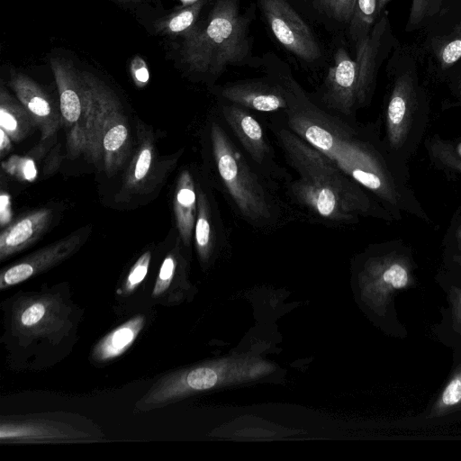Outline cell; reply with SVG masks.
I'll list each match as a JSON object with an SVG mask.
<instances>
[{"label":"cell","mask_w":461,"mask_h":461,"mask_svg":"<svg viewBox=\"0 0 461 461\" xmlns=\"http://www.w3.org/2000/svg\"><path fill=\"white\" fill-rule=\"evenodd\" d=\"M270 129L287 165L296 175L284 184L285 194L310 220L343 227L374 214L366 189L328 157L277 118L272 121Z\"/></svg>","instance_id":"6da1fadb"},{"label":"cell","mask_w":461,"mask_h":461,"mask_svg":"<svg viewBox=\"0 0 461 461\" xmlns=\"http://www.w3.org/2000/svg\"><path fill=\"white\" fill-rule=\"evenodd\" d=\"M289 107L276 118L328 157L378 198L395 205L399 194L384 159L354 120L335 115L312 102L297 85L285 84Z\"/></svg>","instance_id":"7a4b0ae2"},{"label":"cell","mask_w":461,"mask_h":461,"mask_svg":"<svg viewBox=\"0 0 461 461\" xmlns=\"http://www.w3.org/2000/svg\"><path fill=\"white\" fill-rule=\"evenodd\" d=\"M206 133L213 184L232 211L257 230L277 228L285 212L276 183L251 162L221 118L209 119Z\"/></svg>","instance_id":"3957f363"},{"label":"cell","mask_w":461,"mask_h":461,"mask_svg":"<svg viewBox=\"0 0 461 461\" xmlns=\"http://www.w3.org/2000/svg\"><path fill=\"white\" fill-rule=\"evenodd\" d=\"M269 366L247 360L216 361L174 370L160 376L136 402V410L148 411L161 408L197 392L228 382L253 378Z\"/></svg>","instance_id":"277c9868"},{"label":"cell","mask_w":461,"mask_h":461,"mask_svg":"<svg viewBox=\"0 0 461 461\" xmlns=\"http://www.w3.org/2000/svg\"><path fill=\"white\" fill-rule=\"evenodd\" d=\"M249 52L248 20L240 13L239 0H218L199 41L200 66L220 73Z\"/></svg>","instance_id":"5b68a950"},{"label":"cell","mask_w":461,"mask_h":461,"mask_svg":"<svg viewBox=\"0 0 461 461\" xmlns=\"http://www.w3.org/2000/svg\"><path fill=\"white\" fill-rule=\"evenodd\" d=\"M72 308L58 294H27L13 302L9 325L24 345L38 339L57 341L72 327Z\"/></svg>","instance_id":"8992f818"},{"label":"cell","mask_w":461,"mask_h":461,"mask_svg":"<svg viewBox=\"0 0 461 461\" xmlns=\"http://www.w3.org/2000/svg\"><path fill=\"white\" fill-rule=\"evenodd\" d=\"M94 95L95 111L86 158L112 176L120 170L129 155L130 127L115 103L100 95Z\"/></svg>","instance_id":"52a82bcc"},{"label":"cell","mask_w":461,"mask_h":461,"mask_svg":"<svg viewBox=\"0 0 461 461\" xmlns=\"http://www.w3.org/2000/svg\"><path fill=\"white\" fill-rule=\"evenodd\" d=\"M47 417L34 414L21 417H2L1 443H81L100 441L103 431L93 424L73 421L68 417Z\"/></svg>","instance_id":"ba28073f"},{"label":"cell","mask_w":461,"mask_h":461,"mask_svg":"<svg viewBox=\"0 0 461 461\" xmlns=\"http://www.w3.org/2000/svg\"><path fill=\"white\" fill-rule=\"evenodd\" d=\"M220 118L251 162L270 180L285 184L288 172L276 160L262 124L249 110L221 101Z\"/></svg>","instance_id":"9c48e42d"},{"label":"cell","mask_w":461,"mask_h":461,"mask_svg":"<svg viewBox=\"0 0 461 461\" xmlns=\"http://www.w3.org/2000/svg\"><path fill=\"white\" fill-rule=\"evenodd\" d=\"M363 299L384 315L392 294L412 282L409 259L394 253L368 258L358 275Z\"/></svg>","instance_id":"30bf717a"},{"label":"cell","mask_w":461,"mask_h":461,"mask_svg":"<svg viewBox=\"0 0 461 461\" xmlns=\"http://www.w3.org/2000/svg\"><path fill=\"white\" fill-rule=\"evenodd\" d=\"M263 14L276 40L296 57L312 62L321 50L309 26L285 0H259Z\"/></svg>","instance_id":"8fae6325"},{"label":"cell","mask_w":461,"mask_h":461,"mask_svg":"<svg viewBox=\"0 0 461 461\" xmlns=\"http://www.w3.org/2000/svg\"><path fill=\"white\" fill-rule=\"evenodd\" d=\"M359 68L344 48L334 55L321 93V108L339 117L354 120L358 108L357 87Z\"/></svg>","instance_id":"7c38bea8"},{"label":"cell","mask_w":461,"mask_h":461,"mask_svg":"<svg viewBox=\"0 0 461 461\" xmlns=\"http://www.w3.org/2000/svg\"><path fill=\"white\" fill-rule=\"evenodd\" d=\"M83 242L84 238L80 232L73 233L3 269L0 275V290L23 283L60 264L72 256Z\"/></svg>","instance_id":"4fadbf2b"},{"label":"cell","mask_w":461,"mask_h":461,"mask_svg":"<svg viewBox=\"0 0 461 461\" xmlns=\"http://www.w3.org/2000/svg\"><path fill=\"white\" fill-rule=\"evenodd\" d=\"M217 95L221 101L249 111L281 113L289 107L286 86L272 85L261 81H244L224 85Z\"/></svg>","instance_id":"5bb4252c"},{"label":"cell","mask_w":461,"mask_h":461,"mask_svg":"<svg viewBox=\"0 0 461 461\" xmlns=\"http://www.w3.org/2000/svg\"><path fill=\"white\" fill-rule=\"evenodd\" d=\"M197 214L194 224L195 249L203 264L213 257L221 239L226 238L224 226L213 197L202 184H196Z\"/></svg>","instance_id":"9a60e30c"},{"label":"cell","mask_w":461,"mask_h":461,"mask_svg":"<svg viewBox=\"0 0 461 461\" xmlns=\"http://www.w3.org/2000/svg\"><path fill=\"white\" fill-rule=\"evenodd\" d=\"M415 109V90L408 74L400 76L393 86L386 109L388 143L399 149L406 140Z\"/></svg>","instance_id":"2e32d148"},{"label":"cell","mask_w":461,"mask_h":461,"mask_svg":"<svg viewBox=\"0 0 461 461\" xmlns=\"http://www.w3.org/2000/svg\"><path fill=\"white\" fill-rule=\"evenodd\" d=\"M53 213L42 208L10 222L0 234V260L4 261L37 241L50 225Z\"/></svg>","instance_id":"e0dca14e"},{"label":"cell","mask_w":461,"mask_h":461,"mask_svg":"<svg viewBox=\"0 0 461 461\" xmlns=\"http://www.w3.org/2000/svg\"><path fill=\"white\" fill-rule=\"evenodd\" d=\"M174 212L179 237L185 246L189 247L197 214L196 184L188 169H184L177 179Z\"/></svg>","instance_id":"ac0fdd59"},{"label":"cell","mask_w":461,"mask_h":461,"mask_svg":"<svg viewBox=\"0 0 461 461\" xmlns=\"http://www.w3.org/2000/svg\"><path fill=\"white\" fill-rule=\"evenodd\" d=\"M145 323V315L138 314L117 326L95 345L92 359L105 363L124 354L135 342Z\"/></svg>","instance_id":"d6986e66"},{"label":"cell","mask_w":461,"mask_h":461,"mask_svg":"<svg viewBox=\"0 0 461 461\" xmlns=\"http://www.w3.org/2000/svg\"><path fill=\"white\" fill-rule=\"evenodd\" d=\"M16 90L22 104L32 115L41 131V140H45L53 136L63 124L61 114L32 85L19 83L16 85Z\"/></svg>","instance_id":"ffe728a7"},{"label":"cell","mask_w":461,"mask_h":461,"mask_svg":"<svg viewBox=\"0 0 461 461\" xmlns=\"http://www.w3.org/2000/svg\"><path fill=\"white\" fill-rule=\"evenodd\" d=\"M381 23L376 25L371 34H362L356 44V61L359 68L357 87V104L363 106L368 100L375 78V59L378 51L379 40L383 32Z\"/></svg>","instance_id":"44dd1931"},{"label":"cell","mask_w":461,"mask_h":461,"mask_svg":"<svg viewBox=\"0 0 461 461\" xmlns=\"http://www.w3.org/2000/svg\"><path fill=\"white\" fill-rule=\"evenodd\" d=\"M139 144L126 170L124 188L137 192L151 175L155 158V147L150 132L141 129L138 132Z\"/></svg>","instance_id":"7402d4cb"},{"label":"cell","mask_w":461,"mask_h":461,"mask_svg":"<svg viewBox=\"0 0 461 461\" xmlns=\"http://www.w3.org/2000/svg\"><path fill=\"white\" fill-rule=\"evenodd\" d=\"M37 124L22 104H16L2 95L0 104V128L3 129L13 141L18 142L26 138Z\"/></svg>","instance_id":"603a6c76"},{"label":"cell","mask_w":461,"mask_h":461,"mask_svg":"<svg viewBox=\"0 0 461 461\" xmlns=\"http://www.w3.org/2000/svg\"><path fill=\"white\" fill-rule=\"evenodd\" d=\"M461 405V366L456 368L435 402L430 417L443 416Z\"/></svg>","instance_id":"cb8c5ba5"},{"label":"cell","mask_w":461,"mask_h":461,"mask_svg":"<svg viewBox=\"0 0 461 461\" xmlns=\"http://www.w3.org/2000/svg\"><path fill=\"white\" fill-rule=\"evenodd\" d=\"M177 259L174 252H170L163 260L158 274L153 290L152 297L155 299L166 300L169 295V290L177 268Z\"/></svg>","instance_id":"d4e9b609"},{"label":"cell","mask_w":461,"mask_h":461,"mask_svg":"<svg viewBox=\"0 0 461 461\" xmlns=\"http://www.w3.org/2000/svg\"><path fill=\"white\" fill-rule=\"evenodd\" d=\"M443 68H448L461 59V23L447 35L438 52Z\"/></svg>","instance_id":"484cf974"},{"label":"cell","mask_w":461,"mask_h":461,"mask_svg":"<svg viewBox=\"0 0 461 461\" xmlns=\"http://www.w3.org/2000/svg\"><path fill=\"white\" fill-rule=\"evenodd\" d=\"M3 169L9 175L23 181L32 182L38 171L32 158L14 155L2 163Z\"/></svg>","instance_id":"4316f807"},{"label":"cell","mask_w":461,"mask_h":461,"mask_svg":"<svg viewBox=\"0 0 461 461\" xmlns=\"http://www.w3.org/2000/svg\"><path fill=\"white\" fill-rule=\"evenodd\" d=\"M150 258V251H146L137 259L124 280L122 294L127 295L131 294L142 283L147 276Z\"/></svg>","instance_id":"83f0119b"},{"label":"cell","mask_w":461,"mask_h":461,"mask_svg":"<svg viewBox=\"0 0 461 461\" xmlns=\"http://www.w3.org/2000/svg\"><path fill=\"white\" fill-rule=\"evenodd\" d=\"M323 9L340 22H351L356 14L357 0H318Z\"/></svg>","instance_id":"f1b7e54d"},{"label":"cell","mask_w":461,"mask_h":461,"mask_svg":"<svg viewBox=\"0 0 461 461\" xmlns=\"http://www.w3.org/2000/svg\"><path fill=\"white\" fill-rule=\"evenodd\" d=\"M442 0H412L407 27H412L432 15L440 7Z\"/></svg>","instance_id":"f546056e"},{"label":"cell","mask_w":461,"mask_h":461,"mask_svg":"<svg viewBox=\"0 0 461 461\" xmlns=\"http://www.w3.org/2000/svg\"><path fill=\"white\" fill-rule=\"evenodd\" d=\"M376 10L377 0H357L356 14L353 20H357V23L366 28L373 23Z\"/></svg>","instance_id":"4dcf8cb0"},{"label":"cell","mask_w":461,"mask_h":461,"mask_svg":"<svg viewBox=\"0 0 461 461\" xmlns=\"http://www.w3.org/2000/svg\"><path fill=\"white\" fill-rule=\"evenodd\" d=\"M435 156L447 167L461 172V160L453 153L448 145L438 142L433 147Z\"/></svg>","instance_id":"1f68e13d"},{"label":"cell","mask_w":461,"mask_h":461,"mask_svg":"<svg viewBox=\"0 0 461 461\" xmlns=\"http://www.w3.org/2000/svg\"><path fill=\"white\" fill-rule=\"evenodd\" d=\"M455 327L461 332V289L452 286L449 292Z\"/></svg>","instance_id":"d6a6232c"},{"label":"cell","mask_w":461,"mask_h":461,"mask_svg":"<svg viewBox=\"0 0 461 461\" xmlns=\"http://www.w3.org/2000/svg\"><path fill=\"white\" fill-rule=\"evenodd\" d=\"M194 22V13L192 11H184L175 16L169 23V29L173 32H180L188 28Z\"/></svg>","instance_id":"836d02e7"},{"label":"cell","mask_w":461,"mask_h":461,"mask_svg":"<svg viewBox=\"0 0 461 461\" xmlns=\"http://www.w3.org/2000/svg\"><path fill=\"white\" fill-rule=\"evenodd\" d=\"M12 215L10 195L5 192H2L0 195V224L2 228H5L11 222Z\"/></svg>","instance_id":"e575fe53"},{"label":"cell","mask_w":461,"mask_h":461,"mask_svg":"<svg viewBox=\"0 0 461 461\" xmlns=\"http://www.w3.org/2000/svg\"><path fill=\"white\" fill-rule=\"evenodd\" d=\"M11 138L9 135L0 128V155L4 157L6 153L9 152L11 149Z\"/></svg>","instance_id":"d590c367"},{"label":"cell","mask_w":461,"mask_h":461,"mask_svg":"<svg viewBox=\"0 0 461 461\" xmlns=\"http://www.w3.org/2000/svg\"><path fill=\"white\" fill-rule=\"evenodd\" d=\"M135 78L140 83H146L149 80V71L145 67L139 68L134 71Z\"/></svg>","instance_id":"8d00e7d4"},{"label":"cell","mask_w":461,"mask_h":461,"mask_svg":"<svg viewBox=\"0 0 461 461\" xmlns=\"http://www.w3.org/2000/svg\"><path fill=\"white\" fill-rule=\"evenodd\" d=\"M389 0H377V8L381 9L383 5Z\"/></svg>","instance_id":"74e56055"},{"label":"cell","mask_w":461,"mask_h":461,"mask_svg":"<svg viewBox=\"0 0 461 461\" xmlns=\"http://www.w3.org/2000/svg\"><path fill=\"white\" fill-rule=\"evenodd\" d=\"M456 260H457V262L459 263V265L461 267V254H460V256L457 257Z\"/></svg>","instance_id":"f35d334b"},{"label":"cell","mask_w":461,"mask_h":461,"mask_svg":"<svg viewBox=\"0 0 461 461\" xmlns=\"http://www.w3.org/2000/svg\"><path fill=\"white\" fill-rule=\"evenodd\" d=\"M457 236L461 240V228L457 231Z\"/></svg>","instance_id":"ab89813d"},{"label":"cell","mask_w":461,"mask_h":461,"mask_svg":"<svg viewBox=\"0 0 461 461\" xmlns=\"http://www.w3.org/2000/svg\"><path fill=\"white\" fill-rule=\"evenodd\" d=\"M460 93H461V87H460Z\"/></svg>","instance_id":"60d3db41"}]
</instances>
